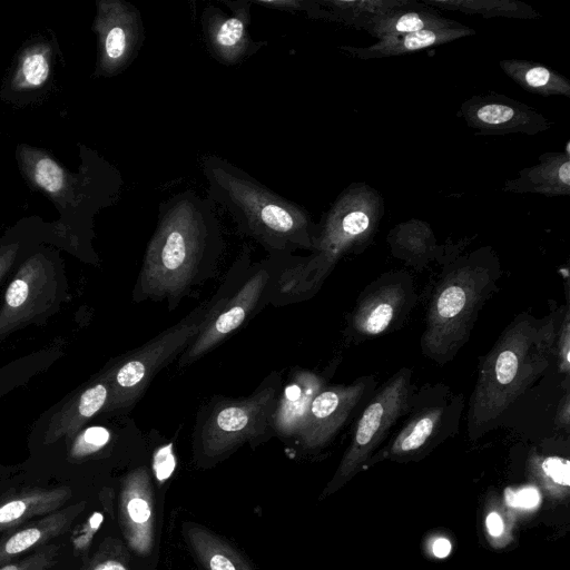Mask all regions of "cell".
Returning a JSON list of instances; mask_svg holds the SVG:
<instances>
[{
    "label": "cell",
    "instance_id": "6da1fadb",
    "mask_svg": "<svg viewBox=\"0 0 570 570\" xmlns=\"http://www.w3.org/2000/svg\"><path fill=\"white\" fill-rule=\"evenodd\" d=\"M222 250V229L214 203L191 189L177 193L158 207L137 291L142 299H167L174 304L213 275Z\"/></svg>",
    "mask_w": 570,
    "mask_h": 570
},
{
    "label": "cell",
    "instance_id": "7a4b0ae2",
    "mask_svg": "<svg viewBox=\"0 0 570 570\" xmlns=\"http://www.w3.org/2000/svg\"><path fill=\"white\" fill-rule=\"evenodd\" d=\"M202 171L207 198L227 210L238 232L257 242L269 255L313 250L320 227L304 207L219 156L203 157Z\"/></svg>",
    "mask_w": 570,
    "mask_h": 570
},
{
    "label": "cell",
    "instance_id": "3957f363",
    "mask_svg": "<svg viewBox=\"0 0 570 570\" xmlns=\"http://www.w3.org/2000/svg\"><path fill=\"white\" fill-rule=\"evenodd\" d=\"M384 209L383 196L370 185L344 188L318 223L311 255L281 257L269 298L286 304L312 297L344 254L364 248L374 237Z\"/></svg>",
    "mask_w": 570,
    "mask_h": 570
},
{
    "label": "cell",
    "instance_id": "277c9868",
    "mask_svg": "<svg viewBox=\"0 0 570 570\" xmlns=\"http://www.w3.org/2000/svg\"><path fill=\"white\" fill-rule=\"evenodd\" d=\"M554 315L518 316L482 358L468 412L470 433L490 428L547 370L556 352Z\"/></svg>",
    "mask_w": 570,
    "mask_h": 570
},
{
    "label": "cell",
    "instance_id": "5b68a950",
    "mask_svg": "<svg viewBox=\"0 0 570 570\" xmlns=\"http://www.w3.org/2000/svg\"><path fill=\"white\" fill-rule=\"evenodd\" d=\"M495 258L480 248L459 259L436 286L421 345L439 363L450 361L466 342L484 301L494 288Z\"/></svg>",
    "mask_w": 570,
    "mask_h": 570
},
{
    "label": "cell",
    "instance_id": "8992f818",
    "mask_svg": "<svg viewBox=\"0 0 570 570\" xmlns=\"http://www.w3.org/2000/svg\"><path fill=\"white\" fill-rule=\"evenodd\" d=\"M213 299L198 306L177 324L164 331L134 352L115 374L116 399L122 404L135 402L147 389L156 373L177 354L184 352L208 321L233 294V268Z\"/></svg>",
    "mask_w": 570,
    "mask_h": 570
},
{
    "label": "cell",
    "instance_id": "52a82bcc",
    "mask_svg": "<svg viewBox=\"0 0 570 570\" xmlns=\"http://www.w3.org/2000/svg\"><path fill=\"white\" fill-rule=\"evenodd\" d=\"M281 379L271 376L248 397L217 401L198 422L200 449L210 456L256 438L271 428Z\"/></svg>",
    "mask_w": 570,
    "mask_h": 570
},
{
    "label": "cell",
    "instance_id": "ba28073f",
    "mask_svg": "<svg viewBox=\"0 0 570 570\" xmlns=\"http://www.w3.org/2000/svg\"><path fill=\"white\" fill-rule=\"evenodd\" d=\"M410 371L393 375L374 395L357 420L352 442L331 483L335 490L351 479L409 406Z\"/></svg>",
    "mask_w": 570,
    "mask_h": 570
},
{
    "label": "cell",
    "instance_id": "9c48e42d",
    "mask_svg": "<svg viewBox=\"0 0 570 570\" xmlns=\"http://www.w3.org/2000/svg\"><path fill=\"white\" fill-rule=\"evenodd\" d=\"M278 264L279 255H271L268 259L254 267L249 277L186 347L179 358V366L196 362L247 320L272 288Z\"/></svg>",
    "mask_w": 570,
    "mask_h": 570
},
{
    "label": "cell",
    "instance_id": "30bf717a",
    "mask_svg": "<svg viewBox=\"0 0 570 570\" xmlns=\"http://www.w3.org/2000/svg\"><path fill=\"white\" fill-rule=\"evenodd\" d=\"M94 30L98 39L97 75L122 72L138 56L145 39L139 9L124 0L97 1Z\"/></svg>",
    "mask_w": 570,
    "mask_h": 570
},
{
    "label": "cell",
    "instance_id": "8fae6325",
    "mask_svg": "<svg viewBox=\"0 0 570 570\" xmlns=\"http://www.w3.org/2000/svg\"><path fill=\"white\" fill-rule=\"evenodd\" d=\"M229 9L208 4L200 16V28L205 46L214 60L224 66L239 65L267 41L255 40L249 32L252 20L250 0L222 1Z\"/></svg>",
    "mask_w": 570,
    "mask_h": 570
},
{
    "label": "cell",
    "instance_id": "7c38bea8",
    "mask_svg": "<svg viewBox=\"0 0 570 570\" xmlns=\"http://www.w3.org/2000/svg\"><path fill=\"white\" fill-rule=\"evenodd\" d=\"M459 115L478 135H538L553 126L537 109L492 91L464 100Z\"/></svg>",
    "mask_w": 570,
    "mask_h": 570
},
{
    "label": "cell",
    "instance_id": "4fadbf2b",
    "mask_svg": "<svg viewBox=\"0 0 570 570\" xmlns=\"http://www.w3.org/2000/svg\"><path fill=\"white\" fill-rule=\"evenodd\" d=\"M367 377L324 387L312 401L299 441L308 449L326 444L344 425L371 386Z\"/></svg>",
    "mask_w": 570,
    "mask_h": 570
},
{
    "label": "cell",
    "instance_id": "5bb4252c",
    "mask_svg": "<svg viewBox=\"0 0 570 570\" xmlns=\"http://www.w3.org/2000/svg\"><path fill=\"white\" fill-rule=\"evenodd\" d=\"M410 301V281L387 279L367 288L352 315L353 331L363 337L384 333Z\"/></svg>",
    "mask_w": 570,
    "mask_h": 570
},
{
    "label": "cell",
    "instance_id": "9a60e30c",
    "mask_svg": "<svg viewBox=\"0 0 570 570\" xmlns=\"http://www.w3.org/2000/svg\"><path fill=\"white\" fill-rule=\"evenodd\" d=\"M325 387V380L308 370H296L287 384L281 387L271 428L274 432L292 436L303 428L314 397Z\"/></svg>",
    "mask_w": 570,
    "mask_h": 570
},
{
    "label": "cell",
    "instance_id": "2e32d148",
    "mask_svg": "<svg viewBox=\"0 0 570 570\" xmlns=\"http://www.w3.org/2000/svg\"><path fill=\"white\" fill-rule=\"evenodd\" d=\"M83 509L85 502H78L10 530L0 539V566L65 533Z\"/></svg>",
    "mask_w": 570,
    "mask_h": 570
},
{
    "label": "cell",
    "instance_id": "e0dca14e",
    "mask_svg": "<svg viewBox=\"0 0 570 570\" xmlns=\"http://www.w3.org/2000/svg\"><path fill=\"white\" fill-rule=\"evenodd\" d=\"M501 189L517 194H538L546 197L569 196V141L566 151L541 154L537 165L522 168L517 177L507 179Z\"/></svg>",
    "mask_w": 570,
    "mask_h": 570
},
{
    "label": "cell",
    "instance_id": "ac0fdd59",
    "mask_svg": "<svg viewBox=\"0 0 570 570\" xmlns=\"http://www.w3.org/2000/svg\"><path fill=\"white\" fill-rule=\"evenodd\" d=\"M475 35V30L458 23L448 28H430L384 40H377L367 47L341 46L348 56L362 60L402 56L419 50L438 47L460 38Z\"/></svg>",
    "mask_w": 570,
    "mask_h": 570
},
{
    "label": "cell",
    "instance_id": "d6986e66",
    "mask_svg": "<svg viewBox=\"0 0 570 570\" xmlns=\"http://www.w3.org/2000/svg\"><path fill=\"white\" fill-rule=\"evenodd\" d=\"M441 16L436 9L410 0L405 6L373 17L364 30L377 40H384L430 28H448L458 24Z\"/></svg>",
    "mask_w": 570,
    "mask_h": 570
},
{
    "label": "cell",
    "instance_id": "ffe728a7",
    "mask_svg": "<svg viewBox=\"0 0 570 570\" xmlns=\"http://www.w3.org/2000/svg\"><path fill=\"white\" fill-rule=\"evenodd\" d=\"M70 497L71 490L60 487L28 489L0 498V533L61 509Z\"/></svg>",
    "mask_w": 570,
    "mask_h": 570
},
{
    "label": "cell",
    "instance_id": "44dd1931",
    "mask_svg": "<svg viewBox=\"0 0 570 570\" xmlns=\"http://www.w3.org/2000/svg\"><path fill=\"white\" fill-rule=\"evenodd\" d=\"M387 242L395 257L416 267L425 265L439 250L430 224L416 218L395 225L387 235Z\"/></svg>",
    "mask_w": 570,
    "mask_h": 570
},
{
    "label": "cell",
    "instance_id": "7402d4cb",
    "mask_svg": "<svg viewBox=\"0 0 570 570\" xmlns=\"http://www.w3.org/2000/svg\"><path fill=\"white\" fill-rule=\"evenodd\" d=\"M499 66L528 92L543 97H570V80L546 65L523 59H504L499 61Z\"/></svg>",
    "mask_w": 570,
    "mask_h": 570
},
{
    "label": "cell",
    "instance_id": "603a6c76",
    "mask_svg": "<svg viewBox=\"0 0 570 570\" xmlns=\"http://www.w3.org/2000/svg\"><path fill=\"white\" fill-rule=\"evenodd\" d=\"M434 9L460 11L488 18L539 19L541 14L518 0H422Z\"/></svg>",
    "mask_w": 570,
    "mask_h": 570
},
{
    "label": "cell",
    "instance_id": "cb8c5ba5",
    "mask_svg": "<svg viewBox=\"0 0 570 570\" xmlns=\"http://www.w3.org/2000/svg\"><path fill=\"white\" fill-rule=\"evenodd\" d=\"M327 11L328 21L363 29L379 14L405 6L410 0H317Z\"/></svg>",
    "mask_w": 570,
    "mask_h": 570
},
{
    "label": "cell",
    "instance_id": "d4e9b609",
    "mask_svg": "<svg viewBox=\"0 0 570 570\" xmlns=\"http://www.w3.org/2000/svg\"><path fill=\"white\" fill-rule=\"evenodd\" d=\"M443 415L441 406L420 411L395 436L390 449L391 455L405 456L422 449L436 433Z\"/></svg>",
    "mask_w": 570,
    "mask_h": 570
},
{
    "label": "cell",
    "instance_id": "484cf974",
    "mask_svg": "<svg viewBox=\"0 0 570 570\" xmlns=\"http://www.w3.org/2000/svg\"><path fill=\"white\" fill-rule=\"evenodd\" d=\"M23 161L31 180L48 195L61 197L68 187L65 169L51 157L35 150L26 154Z\"/></svg>",
    "mask_w": 570,
    "mask_h": 570
},
{
    "label": "cell",
    "instance_id": "4316f807",
    "mask_svg": "<svg viewBox=\"0 0 570 570\" xmlns=\"http://www.w3.org/2000/svg\"><path fill=\"white\" fill-rule=\"evenodd\" d=\"M530 471L541 487L553 498L564 499L570 489V464L560 456L533 458Z\"/></svg>",
    "mask_w": 570,
    "mask_h": 570
},
{
    "label": "cell",
    "instance_id": "83f0119b",
    "mask_svg": "<svg viewBox=\"0 0 570 570\" xmlns=\"http://www.w3.org/2000/svg\"><path fill=\"white\" fill-rule=\"evenodd\" d=\"M49 75V51L45 47H32L22 55L13 85L19 89L39 88L47 81Z\"/></svg>",
    "mask_w": 570,
    "mask_h": 570
},
{
    "label": "cell",
    "instance_id": "f1b7e54d",
    "mask_svg": "<svg viewBox=\"0 0 570 570\" xmlns=\"http://www.w3.org/2000/svg\"><path fill=\"white\" fill-rule=\"evenodd\" d=\"M484 529L487 539L493 548L501 549L510 544L513 539V519L508 508L492 501L487 508Z\"/></svg>",
    "mask_w": 570,
    "mask_h": 570
},
{
    "label": "cell",
    "instance_id": "f546056e",
    "mask_svg": "<svg viewBox=\"0 0 570 570\" xmlns=\"http://www.w3.org/2000/svg\"><path fill=\"white\" fill-rule=\"evenodd\" d=\"M122 499L125 522L129 524V529L135 531L137 527L147 523L151 515L150 507L140 492L137 491L135 482L128 484Z\"/></svg>",
    "mask_w": 570,
    "mask_h": 570
},
{
    "label": "cell",
    "instance_id": "4dcf8cb0",
    "mask_svg": "<svg viewBox=\"0 0 570 570\" xmlns=\"http://www.w3.org/2000/svg\"><path fill=\"white\" fill-rule=\"evenodd\" d=\"M59 553L58 544H45L26 558L0 566V570H48L57 562Z\"/></svg>",
    "mask_w": 570,
    "mask_h": 570
},
{
    "label": "cell",
    "instance_id": "1f68e13d",
    "mask_svg": "<svg viewBox=\"0 0 570 570\" xmlns=\"http://www.w3.org/2000/svg\"><path fill=\"white\" fill-rule=\"evenodd\" d=\"M253 4L288 12L299 11L311 19L327 21V12L317 0H255Z\"/></svg>",
    "mask_w": 570,
    "mask_h": 570
},
{
    "label": "cell",
    "instance_id": "d6a6232c",
    "mask_svg": "<svg viewBox=\"0 0 570 570\" xmlns=\"http://www.w3.org/2000/svg\"><path fill=\"white\" fill-rule=\"evenodd\" d=\"M110 438V433L102 426H91L87 429L77 440L73 446V455L83 456L96 452L105 446Z\"/></svg>",
    "mask_w": 570,
    "mask_h": 570
},
{
    "label": "cell",
    "instance_id": "836d02e7",
    "mask_svg": "<svg viewBox=\"0 0 570 570\" xmlns=\"http://www.w3.org/2000/svg\"><path fill=\"white\" fill-rule=\"evenodd\" d=\"M505 502L509 508L519 511H532L540 503V493L533 487H522L518 489H507Z\"/></svg>",
    "mask_w": 570,
    "mask_h": 570
},
{
    "label": "cell",
    "instance_id": "e575fe53",
    "mask_svg": "<svg viewBox=\"0 0 570 570\" xmlns=\"http://www.w3.org/2000/svg\"><path fill=\"white\" fill-rule=\"evenodd\" d=\"M108 397V387L105 384H96L86 390L79 401V413L83 417H90L96 414L106 403Z\"/></svg>",
    "mask_w": 570,
    "mask_h": 570
},
{
    "label": "cell",
    "instance_id": "d590c367",
    "mask_svg": "<svg viewBox=\"0 0 570 570\" xmlns=\"http://www.w3.org/2000/svg\"><path fill=\"white\" fill-rule=\"evenodd\" d=\"M204 557L210 570H245L242 562H238L232 552L216 544L213 547L207 544Z\"/></svg>",
    "mask_w": 570,
    "mask_h": 570
},
{
    "label": "cell",
    "instance_id": "8d00e7d4",
    "mask_svg": "<svg viewBox=\"0 0 570 570\" xmlns=\"http://www.w3.org/2000/svg\"><path fill=\"white\" fill-rule=\"evenodd\" d=\"M556 352L558 355L559 368L562 372H569L570 367V322L569 309L566 308L563 320L557 334Z\"/></svg>",
    "mask_w": 570,
    "mask_h": 570
},
{
    "label": "cell",
    "instance_id": "74e56055",
    "mask_svg": "<svg viewBox=\"0 0 570 570\" xmlns=\"http://www.w3.org/2000/svg\"><path fill=\"white\" fill-rule=\"evenodd\" d=\"M79 570H127V568L120 559L109 556L107 550H100Z\"/></svg>",
    "mask_w": 570,
    "mask_h": 570
},
{
    "label": "cell",
    "instance_id": "f35d334b",
    "mask_svg": "<svg viewBox=\"0 0 570 570\" xmlns=\"http://www.w3.org/2000/svg\"><path fill=\"white\" fill-rule=\"evenodd\" d=\"M28 296V285L22 279H14L7 293H6V301L7 304L11 307H19L21 306Z\"/></svg>",
    "mask_w": 570,
    "mask_h": 570
},
{
    "label": "cell",
    "instance_id": "ab89813d",
    "mask_svg": "<svg viewBox=\"0 0 570 570\" xmlns=\"http://www.w3.org/2000/svg\"><path fill=\"white\" fill-rule=\"evenodd\" d=\"M452 550V543L446 537H435L431 541V552L438 559L446 558Z\"/></svg>",
    "mask_w": 570,
    "mask_h": 570
},
{
    "label": "cell",
    "instance_id": "60d3db41",
    "mask_svg": "<svg viewBox=\"0 0 570 570\" xmlns=\"http://www.w3.org/2000/svg\"><path fill=\"white\" fill-rule=\"evenodd\" d=\"M570 400L569 393L567 392L563 399L560 402L557 415V423L561 425V428H569L570 422Z\"/></svg>",
    "mask_w": 570,
    "mask_h": 570
}]
</instances>
